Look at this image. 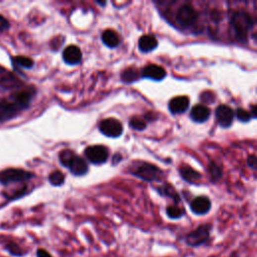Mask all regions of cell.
I'll use <instances>...</instances> for the list:
<instances>
[{
	"instance_id": "1",
	"label": "cell",
	"mask_w": 257,
	"mask_h": 257,
	"mask_svg": "<svg viewBox=\"0 0 257 257\" xmlns=\"http://www.w3.org/2000/svg\"><path fill=\"white\" fill-rule=\"evenodd\" d=\"M253 25V21L249 13L245 11H236L230 19V29L234 39L238 42H245L248 32Z\"/></svg>"
},
{
	"instance_id": "2",
	"label": "cell",
	"mask_w": 257,
	"mask_h": 257,
	"mask_svg": "<svg viewBox=\"0 0 257 257\" xmlns=\"http://www.w3.org/2000/svg\"><path fill=\"white\" fill-rule=\"evenodd\" d=\"M59 162L62 166L68 168L75 176H83L88 172L87 162L71 150H63L59 153Z\"/></svg>"
},
{
	"instance_id": "3",
	"label": "cell",
	"mask_w": 257,
	"mask_h": 257,
	"mask_svg": "<svg viewBox=\"0 0 257 257\" xmlns=\"http://www.w3.org/2000/svg\"><path fill=\"white\" fill-rule=\"evenodd\" d=\"M212 225L211 224H202L199 225L196 229L190 231L185 235V243L189 247L198 248L207 244L211 239Z\"/></svg>"
},
{
	"instance_id": "4",
	"label": "cell",
	"mask_w": 257,
	"mask_h": 257,
	"mask_svg": "<svg viewBox=\"0 0 257 257\" xmlns=\"http://www.w3.org/2000/svg\"><path fill=\"white\" fill-rule=\"evenodd\" d=\"M130 171L136 177L141 178L142 180L147 182L158 181L161 179L163 174L162 171L157 166L146 162L136 163L131 167Z\"/></svg>"
},
{
	"instance_id": "5",
	"label": "cell",
	"mask_w": 257,
	"mask_h": 257,
	"mask_svg": "<svg viewBox=\"0 0 257 257\" xmlns=\"http://www.w3.org/2000/svg\"><path fill=\"white\" fill-rule=\"evenodd\" d=\"M198 19V12L196 9L190 4L182 5L177 13H176V20L177 22L185 28H189L193 26Z\"/></svg>"
},
{
	"instance_id": "6",
	"label": "cell",
	"mask_w": 257,
	"mask_h": 257,
	"mask_svg": "<svg viewBox=\"0 0 257 257\" xmlns=\"http://www.w3.org/2000/svg\"><path fill=\"white\" fill-rule=\"evenodd\" d=\"M33 177V174L22 170V169H6L0 172V182L4 185L9 184V183H15V182H24Z\"/></svg>"
},
{
	"instance_id": "7",
	"label": "cell",
	"mask_w": 257,
	"mask_h": 257,
	"mask_svg": "<svg viewBox=\"0 0 257 257\" xmlns=\"http://www.w3.org/2000/svg\"><path fill=\"white\" fill-rule=\"evenodd\" d=\"M25 109L12 97L11 101L0 100V122H5L14 118L20 111Z\"/></svg>"
},
{
	"instance_id": "8",
	"label": "cell",
	"mask_w": 257,
	"mask_h": 257,
	"mask_svg": "<svg viewBox=\"0 0 257 257\" xmlns=\"http://www.w3.org/2000/svg\"><path fill=\"white\" fill-rule=\"evenodd\" d=\"M100 131L103 135L109 138H118L123 134L122 123L114 118L104 119L100 123Z\"/></svg>"
},
{
	"instance_id": "9",
	"label": "cell",
	"mask_w": 257,
	"mask_h": 257,
	"mask_svg": "<svg viewBox=\"0 0 257 257\" xmlns=\"http://www.w3.org/2000/svg\"><path fill=\"white\" fill-rule=\"evenodd\" d=\"M85 155L87 159L96 165L103 164L108 157V151L104 146L102 145H96V146H90L85 150Z\"/></svg>"
},
{
	"instance_id": "10",
	"label": "cell",
	"mask_w": 257,
	"mask_h": 257,
	"mask_svg": "<svg viewBox=\"0 0 257 257\" xmlns=\"http://www.w3.org/2000/svg\"><path fill=\"white\" fill-rule=\"evenodd\" d=\"M234 119V112L233 109L226 105V104H220L216 108V120L219 126L222 128H229Z\"/></svg>"
},
{
	"instance_id": "11",
	"label": "cell",
	"mask_w": 257,
	"mask_h": 257,
	"mask_svg": "<svg viewBox=\"0 0 257 257\" xmlns=\"http://www.w3.org/2000/svg\"><path fill=\"white\" fill-rule=\"evenodd\" d=\"M211 201L206 196H199L192 200L190 209L195 215H205L211 210Z\"/></svg>"
},
{
	"instance_id": "12",
	"label": "cell",
	"mask_w": 257,
	"mask_h": 257,
	"mask_svg": "<svg viewBox=\"0 0 257 257\" xmlns=\"http://www.w3.org/2000/svg\"><path fill=\"white\" fill-rule=\"evenodd\" d=\"M142 77L153 81H162L166 77V70L157 64H149L142 70Z\"/></svg>"
},
{
	"instance_id": "13",
	"label": "cell",
	"mask_w": 257,
	"mask_h": 257,
	"mask_svg": "<svg viewBox=\"0 0 257 257\" xmlns=\"http://www.w3.org/2000/svg\"><path fill=\"white\" fill-rule=\"evenodd\" d=\"M189 104H190V101L187 97H184V96L176 97L170 101L169 109H170V112L174 115L183 114L187 111Z\"/></svg>"
},
{
	"instance_id": "14",
	"label": "cell",
	"mask_w": 257,
	"mask_h": 257,
	"mask_svg": "<svg viewBox=\"0 0 257 257\" xmlns=\"http://www.w3.org/2000/svg\"><path fill=\"white\" fill-rule=\"evenodd\" d=\"M62 57L63 60L67 63V64H78L83 57L82 51L80 50L79 47L77 46H68L62 53Z\"/></svg>"
},
{
	"instance_id": "15",
	"label": "cell",
	"mask_w": 257,
	"mask_h": 257,
	"mask_svg": "<svg viewBox=\"0 0 257 257\" xmlns=\"http://www.w3.org/2000/svg\"><path fill=\"white\" fill-rule=\"evenodd\" d=\"M190 117L196 123H204L210 117V109L205 104H196L192 108Z\"/></svg>"
},
{
	"instance_id": "16",
	"label": "cell",
	"mask_w": 257,
	"mask_h": 257,
	"mask_svg": "<svg viewBox=\"0 0 257 257\" xmlns=\"http://www.w3.org/2000/svg\"><path fill=\"white\" fill-rule=\"evenodd\" d=\"M158 47V41L154 35H143L139 40V49L142 52H150Z\"/></svg>"
},
{
	"instance_id": "17",
	"label": "cell",
	"mask_w": 257,
	"mask_h": 257,
	"mask_svg": "<svg viewBox=\"0 0 257 257\" xmlns=\"http://www.w3.org/2000/svg\"><path fill=\"white\" fill-rule=\"evenodd\" d=\"M102 41L107 48H117L120 44V36L113 29H106L102 34Z\"/></svg>"
},
{
	"instance_id": "18",
	"label": "cell",
	"mask_w": 257,
	"mask_h": 257,
	"mask_svg": "<svg viewBox=\"0 0 257 257\" xmlns=\"http://www.w3.org/2000/svg\"><path fill=\"white\" fill-rule=\"evenodd\" d=\"M180 175L185 181L189 183H196L198 180H200L201 175L196 170L192 169L188 165H183L180 168Z\"/></svg>"
},
{
	"instance_id": "19",
	"label": "cell",
	"mask_w": 257,
	"mask_h": 257,
	"mask_svg": "<svg viewBox=\"0 0 257 257\" xmlns=\"http://www.w3.org/2000/svg\"><path fill=\"white\" fill-rule=\"evenodd\" d=\"M3 247H4L5 251H7L10 255H12L14 257H23V256H25L27 254V251L22 249L13 240H6L3 243Z\"/></svg>"
},
{
	"instance_id": "20",
	"label": "cell",
	"mask_w": 257,
	"mask_h": 257,
	"mask_svg": "<svg viewBox=\"0 0 257 257\" xmlns=\"http://www.w3.org/2000/svg\"><path fill=\"white\" fill-rule=\"evenodd\" d=\"M140 78V71L136 67H128L122 72V81L125 83L136 82Z\"/></svg>"
},
{
	"instance_id": "21",
	"label": "cell",
	"mask_w": 257,
	"mask_h": 257,
	"mask_svg": "<svg viewBox=\"0 0 257 257\" xmlns=\"http://www.w3.org/2000/svg\"><path fill=\"white\" fill-rule=\"evenodd\" d=\"M159 194L163 195V196H166V197H169L171 198L174 202H175V205H177L179 202H180V197L178 195V193L176 192V190L169 184L163 186L162 188L160 189H157Z\"/></svg>"
},
{
	"instance_id": "22",
	"label": "cell",
	"mask_w": 257,
	"mask_h": 257,
	"mask_svg": "<svg viewBox=\"0 0 257 257\" xmlns=\"http://www.w3.org/2000/svg\"><path fill=\"white\" fill-rule=\"evenodd\" d=\"M17 84L18 80L14 78L12 75H10V73H2V75L0 76V85L3 88L11 89L14 88Z\"/></svg>"
},
{
	"instance_id": "23",
	"label": "cell",
	"mask_w": 257,
	"mask_h": 257,
	"mask_svg": "<svg viewBox=\"0 0 257 257\" xmlns=\"http://www.w3.org/2000/svg\"><path fill=\"white\" fill-rule=\"evenodd\" d=\"M166 214L167 216L172 219V220H177L182 218L185 214V211L182 208H180L178 205H171L168 206L166 209Z\"/></svg>"
},
{
	"instance_id": "24",
	"label": "cell",
	"mask_w": 257,
	"mask_h": 257,
	"mask_svg": "<svg viewBox=\"0 0 257 257\" xmlns=\"http://www.w3.org/2000/svg\"><path fill=\"white\" fill-rule=\"evenodd\" d=\"M13 62L15 65H18L23 68H30L33 66V60L30 57H26L23 55H18L13 58Z\"/></svg>"
},
{
	"instance_id": "25",
	"label": "cell",
	"mask_w": 257,
	"mask_h": 257,
	"mask_svg": "<svg viewBox=\"0 0 257 257\" xmlns=\"http://www.w3.org/2000/svg\"><path fill=\"white\" fill-rule=\"evenodd\" d=\"M49 181L53 186H60L64 182V175L60 171H54L50 175Z\"/></svg>"
},
{
	"instance_id": "26",
	"label": "cell",
	"mask_w": 257,
	"mask_h": 257,
	"mask_svg": "<svg viewBox=\"0 0 257 257\" xmlns=\"http://www.w3.org/2000/svg\"><path fill=\"white\" fill-rule=\"evenodd\" d=\"M130 127L133 128L134 130H137V131H143V130L146 129L147 123L139 117H134L130 120Z\"/></svg>"
},
{
	"instance_id": "27",
	"label": "cell",
	"mask_w": 257,
	"mask_h": 257,
	"mask_svg": "<svg viewBox=\"0 0 257 257\" xmlns=\"http://www.w3.org/2000/svg\"><path fill=\"white\" fill-rule=\"evenodd\" d=\"M236 117H237V119L239 121L244 122V123L249 122V120L251 119L250 113H248L247 111H245V109H243V108H238L237 109V111H236Z\"/></svg>"
},
{
	"instance_id": "28",
	"label": "cell",
	"mask_w": 257,
	"mask_h": 257,
	"mask_svg": "<svg viewBox=\"0 0 257 257\" xmlns=\"http://www.w3.org/2000/svg\"><path fill=\"white\" fill-rule=\"evenodd\" d=\"M209 171L211 173V176L214 180L216 179H219L220 177H221V170H220V168L214 164V163H211L210 166H209Z\"/></svg>"
},
{
	"instance_id": "29",
	"label": "cell",
	"mask_w": 257,
	"mask_h": 257,
	"mask_svg": "<svg viewBox=\"0 0 257 257\" xmlns=\"http://www.w3.org/2000/svg\"><path fill=\"white\" fill-rule=\"evenodd\" d=\"M9 22L8 20L3 16L0 14V31H5L6 29L9 28Z\"/></svg>"
},
{
	"instance_id": "30",
	"label": "cell",
	"mask_w": 257,
	"mask_h": 257,
	"mask_svg": "<svg viewBox=\"0 0 257 257\" xmlns=\"http://www.w3.org/2000/svg\"><path fill=\"white\" fill-rule=\"evenodd\" d=\"M36 257H53L47 249L39 248L36 250Z\"/></svg>"
},
{
	"instance_id": "31",
	"label": "cell",
	"mask_w": 257,
	"mask_h": 257,
	"mask_svg": "<svg viewBox=\"0 0 257 257\" xmlns=\"http://www.w3.org/2000/svg\"><path fill=\"white\" fill-rule=\"evenodd\" d=\"M248 166L253 169V170H257V157L255 156H249L248 160H247Z\"/></svg>"
},
{
	"instance_id": "32",
	"label": "cell",
	"mask_w": 257,
	"mask_h": 257,
	"mask_svg": "<svg viewBox=\"0 0 257 257\" xmlns=\"http://www.w3.org/2000/svg\"><path fill=\"white\" fill-rule=\"evenodd\" d=\"M250 115L251 117L257 119V104H254L251 106V109H250Z\"/></svg>"
},
{
	"instance_id": "33",
	"label": "cell",
	"mask_w": 257,
	"mask_h": 257,
	"mask_svg": "<svg viewBox=\"0 0 257 257\" xmlns=\"http://www.w3.org/2000/svg\"><path fill=\"white\" fill-rule=\"evenodd\" d=\"M96 3H97V4H99V5H103H103H105V2H99V1H97Z\"/></svg>"
}]
</instances>
